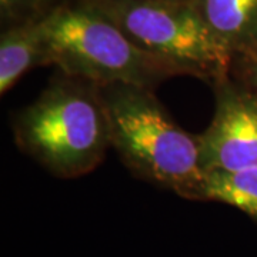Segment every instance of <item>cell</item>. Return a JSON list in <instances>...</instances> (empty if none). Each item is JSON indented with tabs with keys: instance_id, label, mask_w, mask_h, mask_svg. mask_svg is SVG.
<instances>
[{
	"instance_id": "cell-1",
	"label": "cell",
	"mask_w": 257,
	"mask_h": 257,
	"mask_svg": "<svg viewBox=\"0 0 257 257\" xmlns=\"http://www.w3.org/2000/svg\"><path fill=\"white\" fill-rule=\"evenodd\" d=\"M110 145L128 169L150 183L202 200L206 172L199 136L170 117L152 89L132 84L97 86Z\"/></svg>"
},
{
	"instance_id": "cell-2",
	"label": "cell",
	"mask_w": 257,
	"mask_h": 257,
	"mask_svg": "<svg viewBox=\"0 0 257 257\" xmlns=\"http://www.w3.org/2000/svg\"><path fill=\"white\" fill-rule=\"evenodd\" d=\"M19 147L63 179L100 165L110 132L97 86L63 74L15 120Z\"/></svg>"
},
{
	"instance_id": "cell-3",
	"label": "cell",
	"mask_w": 257,
	"mask_h": 257,
	"mask_svg": "<svg viewBox=\"0 0 257 257\" xmlns=\"http://www.w3.org/2000/svg\"><path fill=\"white\" fill-rule=\"evenodd\" d=\"M47 64L94 86L132 84L155 89L177 76L145 53L97 6L60 9L42 20Z\"/></svg>"
},
{
	"instance_id": "cell-4",
	"label": "cell",
	"mask_w": 257,
	"mask_h": 257,
	"mask_svg": "<svg viewBox=\"0 0 257 257\" xmlns=\"http://www.w3.org/2000/svg\"><path fill=\"white\" fill-rule=\"evenodd\" d=\"M145 53L213 84L231 73L233 55L193 3L177 0H116L97 6Z\"/></svg>"
},
{
	"instance_id": "cell-5",
	"label": "cell",
	"mask_w": 257,
	"mask_h": 257,
	"mask_svg": "<svg viewBox=\"0 0 257 257\" xmlns=\"http://www.w3.org/2000/svg\"><path fill=\"white\" fill-rule=\"evenodd\" d=\"M216 107L209 127L199 135L206 173L237 172L257 166V92L231 73L213 84Z\"/></svg>"
},
{
	"instance_id": "cell-6",
	"label": "cell",
	"mask_w": 257,
	"mask_h": 257,
	"mask_svg": "<svg viewBox=\"0 0 257 257\" xmlns=\"http://www.w3.org/2000/svg\"><path fill=\"white\" fill-rule=\"evenodd\" d=\"M193 6L233 57L257 47V0H194Z\"/></svg>"
},
{
	"instance_id": "cell-7",
	"label": "cell",
	"mask_w": 257,
	"mask_h": 257,
	"mask_svg": "<svg viewBox=\"0 0 257 257\" xmlns=\"http://www.w3.org/2000/svg\"><path fill=\"white\" fill-rule=\"evenodd\" d=\"M39 64H47L42 20L5 32L0 39V93L9 92L23 74Z\"/></svg>"
},
{
	"instance_id": "cell-8",
	"label": "cell",
	"mask_w": 257,
	"mask_h": 257,
	"mask_svg": "<svg viewBox=\"0 0 257 257\" xmlns=\"http://www.w3.org/2000/svg\"><path fill=\"white\" fill-rule=\"evenodd\" d=\"M202 200L227 204L257 220V166L237 172L206 173Z\"/></svg>"
},
{
	"instance_id": "cell-9",
	"label": "cell",
	"mask_w": 257,
	"mask_h": 257,
	"mask_svg": "<svg viewBox=\"0 0 257 257\" xmlns=\"http://www.w3.org/2000/svg\"><path fill=\"white\" fill-rule=\"evenodd\" d=\"M231 74L257 92V47L233 57Z\"/></svg>"
},
{
	"instance_id": "cell-10",
	"label": "cell",
	"mask_w": 257,
	"mask_h": 257,
	"mask_svg": "<svg viewBox=\"0 0 257 257\" xmlns=\"http://www.w3.org/2000/svg\"><path fill=\"white\" fill-rule=\"evenodd\" d=\"M3 6H10L15 3H20V2H33V0H0Z\"/></svg>"
},
{
	"instance_id": "cell-11",
	"label": "cell",
	"mask_w": 257,
	"mask_h": 257,
	"mask_svg": "<svg viewBox=\"0 0 257 257\" xmlns=\"http://www.w3.org/2000/svg\"><path fill=\"white\" fill-rule=\"evenodd\" d=\"M177 2H182V0H177Z\"/></svg>"
}]
</instances>
